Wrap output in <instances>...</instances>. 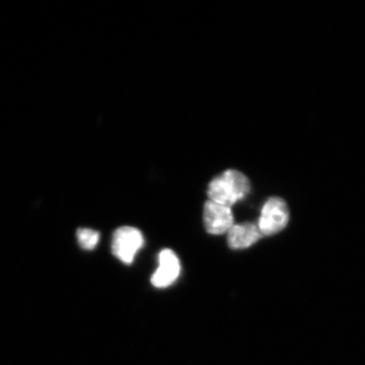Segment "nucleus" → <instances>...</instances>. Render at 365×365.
<instances>
[{
	"label": "nucleus",
	"mask_w": 365,
	"mask_h": 365,
	"mask_svg": "<svg viewBox=\"0 0 365 365\" xmlns=\"http://www.w3.org/2000/svg\"><path fill=\"white\" fill-rule=\"evenodd\" d=\"M251 184L247 176L237 170H227L208 185L209 200L232 207L249 195Z\"/></svg>",
	"instance_id": "obj_1"
},
{
	"label": "nucleus",
	"mask_w": 365,
	"mask_h": 365,
	"mask_svg": "<svg viewBox=\"0 0 365 365\" xmlns=\"http://www.w3.org/2000/svg\"><path fill=\"white\" fill-rule=\"evenodd\" d=\"M289 222L287 204L279 197H271L262 208L258 227L262 235L277 234L287 227Z\"/></svg>",
	"instance_id": "obj_2"
},
{
	"label": "nucleus",
	"mask_w": 365,
	"mask_h": 365,
	"mask_svg": "<svg viewBox=\"0 0 365 365\" xmlns=\"http://www.w3.org/2000/svg\"><path fill=\"white\" fill-rule=\"evenodd\" d=\"M144 245L140 230L132 227L118 228L113 235L112 252L120 261L130 265Z\"/></svg>",
	"instance_id": "obj_3"
},
{
	"label": "nucleus",
	"mask_w": 365,
	"mask_h": 365,
	"mask_svg": "<svg viewBox=\"0 0 365 365\" xmlns=\"http://www.w3.org/2000/svg\"><path fill=\"white\" fill-rule=\"evenodd\" d=\"M204 225L210 235L225 234L234 225L232 208L208 200L204 205Z\"/></svg>",
	"instance_id": "obj_4"
},
{
	"label": "nucleus",
	"mask_w": 365,
	"mask_h": 365,
	"mask_svg": "<svg viewBox=\"0 0 365 365\" xmlns=\"http://www.w3.org/2000/svg\"><path fill=\"white\" fill-rule=\"evenodd\" d=\"M181 264L172 250H163L158 256V267L151 276V284L157 288L169 287L179 277Z\"/></svg>",
	"instance_id": "obj_5"
},
{
	"label": "nucleus",
	"mask_w": 365,
	"mask_h": 365,
	"mask_svg": "<svg viewBox=\"0 0 365 365\" xmlns=\"http://www.w3.org/2000/svg\"><path fill=\"white\" fill-rule=\"evenodd\" d=\"M262 237L260 230L254 223L234 225L227 232L228 246L234 250L247 249Z\"/></svg>",
	"instance_id": "obj_6"
},
{
	"label": "nucleus",
	"mask_w": 365,
	"mask_h": 365,
	"mask_svg": "<svg viewBox=\"0 0 365 365\" xmlns=\"http://www.w3.org/2000/svg\"><path fill=\"white\" fill-rule=\"evenodd\" d=\"M76 237H78L79 246L86 251L95 249L100 241V234L97 230L91 228H79Z\"/></svg>",
	"instance_id": "obj_7"
}]
</instances>
